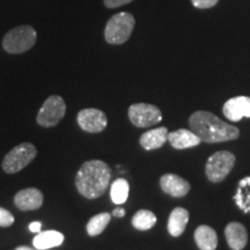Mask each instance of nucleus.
<instances>
[{
  "mask_svg": "<svg viewBox=\"0 0 250 250\" xmlns=\"http://www.w3.org/2000/svg\"><path fill=\"white\" fill-rule=\"evenodd\" d=\"M189 125L192 132H195L202 142L208 144L229 142L237 139L240 136L237 127L225 123L210 111L193 112L189 118Z\"/></svg>",
  "mask_w": 250,
  "mask_h": 250,
  "instance_id": "f257e3e1",
  "label": "nucleus"
},
{
  "mask_svg": "<svg viewBox=\"0 0 250 250\" xmlns=\"http://www.w3.org/2000/svg\"><path fill=\"white\" fill-rule=\"evenodd\" d=\"M37 33L31 26H19L11 29L2 40V48L12 55L23 54L35 45Z\"/></svg>",
  "mask_w": 250,
  "mask_h": 250,
  "instance_id": "7ed1b4c3",
  "label": "nucleus"
},
{
  "mask_svg": "<svg viewBox=\"0 0 250 250\" xmlns=\"http://www.w3.org/2000/svg\"><path fill=\"white\" fill-rule=\"evenodd\" d=\"M160 187L164 192L171 197H184L190 191V184L179 175L166 174L161 176Z\"/></svg>",
  "mask_w": 250,
  "mask_h": 250,
  "instance_id": "f8f14e48",
  "label": "nucleus"
},
{
  "mask_svg": "<svg viewBox=\"0 0 250 250\" xmlns=\"http://www.w3.org/2000/svg\"><path fill=\"white\" fill-rule=\"evenodd\" d=\"M132 1L133 0H104V5L108 8H116L120 7V6L130 4Z\"/></svg>",
  "mask_w": 250,
  "mask_h": 250,
  "instance_id": "393cba45",
  "label": "nucleus"
},
{
  "mask_svg": "<svg viewBox=\"0 0 250 250\" xmlns=\"http://www.w3.org/2000/svg\"><path fill=\"white\" fill-rule=\"evenodd\" d=\"M223 112L227 120L239 122L243 117L250 118V98L236 96L229 99L223 107Z\"/></svg>",
  "mask_w": 250,
  "mask_h": 250,
  "instance_id": "9d476101",
  "label": "nucleus"
},
{
  "mask_svg": "<svg viewBox=\"0 0 250 250\" xmlns=\"http://www.w3.org/2000/svg\"><path fill=\"white\" fill-rule=\"evenodd\" d=\"M110 219H111V215L110 213H107V212L96 214L94 215L93 218H90V220L88 221V224H87L86 226L88 235L96 236L99 235V234H101L103 230L105 229V227L108 226V224L110 223Z\"/></svg>",
  "mask_w": 250,
  "mask_h": 250,
  "instance_id": "412c9836",
  "label": "nucleus"
},
{
  "mask_svg": "<svg viewBox=\"0 0 250 250\" xmlns=\"http://www.w3.org/2000/svg\"><path fill=\"white\" fill-rule=\"evenodd\" d=\"M189 221V212L183 208H176L171 211L168 219V232L171 236L182 235Z\"/></svg>",
  "mask_w": 250,
  "mask_h": 250,
  "instance_id": "dca6fc26",
  "label": "nucleus"
},
{
  "mask_svg": "<svg viewBox=\"0 0 250 250\" xmlns=\"http://www.w3.org/2000/svg\"><path fill=\"white\" fill-rule=\"evenodd\" d=\"M156 224V217L148 210H140L133 215L132 225L136 229L148 230Z\"/></svg>",
  "mask_w": 250,
  "mask_h": 250,
  "instance_id": "4be33fe9",
  "label": "nucleus"
},
{
  "mask_svg": "<svg viewBox=\"0 0 250 250\" xmlns=\"http://www.w3.org/2000/svg\"><path fill=\"white\" fill-rule=\"evenodd\" d=\"M112 215H115V217H118V218L124 217V215H125V210H124V208H115L114 212H112Z\"/></svg>",
  "mask_w": 250,
  "mask_h": 250,
  "instance_id": "bb28decb",
  "label": "nucleus"
},
{
  "mask_svg": "<svg viewBox=\"0 0 250 250\" xmlns=\"http://www.w3.org/2000/svg\"><path fill=\"white\" fill-rule=\"evenodd\" d=\"M131 123L138 127H149L162 121L161 110L148 103H134L129 108Z\"/></svg>",
  "mask_w": 250,
  "mask_h": 250,
  "instance_id": "6e6552de",
  "label": "nucleus"
},
{
  "mask_svg": "<svg viewBox=\"0 0 250 250\" xmlns=\"http://www.w3.org/2000/svg\"><path fill=\"white\" fill-rule=\"evenodd\" d=\"M235 165V155L229 151L215 152L208 158L205 167L208 179L213 183H219L226 179Z\"/></svg>",
  "mask_w": 250,
  "mask_h": 250,
  "instance_id": "423d86ee",
  "label": "nucleus"
},
{
  "mask_svg": "<svg viewBox=\"0 0 250 250\" xmlns=\"http://www.w3.org/2000/svg\"><path fill=\"white\" fill-rule=\"evenodd\" d=\"M219 0H191L192 5L197 8L201 9H206L211 8L218 4Z\"/></svg>",
  "mask_w": 250,
  "mask_h": 250,
  "instance_id": "b1692460",
  "label": "nucleus"
},
{
  "mask_svg": "<svg viewBox=\"0 0 250 250\" xmlns=\"http://www.w3.org/2000/svg\"><path fill=\"white\" fill-rule=\"evenodd\" d=\"M66 112V104L58 95H51L46 99L37 114V123L43 127L56 126Z\"/></svg>",
  "mask_w": 250,
  "mask_h": 250,
  "instance_id": "0eeeda50",
  "label": "nucleus"
},
{
  "mask_svg": "<svg viewBox=\"0 0 250 250\" xmlns=\"http://www.w3.org/2000/svg\"><path fill=\"white\" fill-rule=\"evenodd\" d=\"M41 228H42V224L40 221H34L29 225V230L33 233H40Z\"/></svg>",
  "mask_w": 250,
  "mask_h": 250,
  "instance_id": "a878e982",
  "label": "nucleus"
},
{
  "mask_svg": "<svg viewBox=\"0 0 250 250\" xmlns=\"http://www.w3.org/2000/svg\"><path fill=\"white\" fill-rule=\"evenodd\" d=\"M225 236L229 248L242 250L248 243V233L246 227L240 223H229L225 228Z\"/></svg>",
  "mask_w": 250,
  "mask_h": 250,
  "instance_id": "ddd939ff",
  "label": "nucleus"
},
{
  "mask_svg": "<svg viewBox=\"0 0 250 250\" xmlns=\"http://www.w3.org/2000/svg\"><path fill=\"white\" fill-rule=\"evenodd\" d=\"M168 132H169V131H168L167 127L165 126L158 127V129L154 130H149L140 137V145H142V147L144 149H146V151H152V149L160 148L168 140Z\"/></svg>",
  "mask_w": 250,
  "mask_h": 250,
  "instance_id": "2eb2a0df",
  "label": "nucleus"
},
{
  "mask_svg": "<svg viewBox=\"0 0 250 250\" xmlns=\"http://www.w3.org/2000/svg\"><path fill=\"white\" fill-rule=\"evenodd\" d=\"M15 250H34V249H31L29 247H26V246H21V247H18Z\"/></svg>",
  "mask_w": 250,
  "mask_h": 250,
  "instance_id": "cd10ccee",
  "label": "nucleus"
},
{
  "mask_svg": "<svg viewBox=\"0 0 250 250\" xmlns=\"http://www.w3.org/2000/svg\"><path fill=\"white\" fill-rule=\"evenodd\" d=\"M195 241L201 250H215L218 246V236L213 228L202 225L195 230Z\"/></svg>",
  "mask_w": 250,
  "mask_h": 250,
  "instance_id": "a211bd4d",
  "label": "nucleus"
},
{
  "mask_svg": "<svg viewBox=\"0 0 250 250\" xmlns=\"http://www.w3.org/2000/svg\"><path fill=\"white\" fill-rule=\"evenodd\" d=\"M168 142L174 148L186 149L198 146L202 143V140L192 131L180 129L168 133Z\"/></svg>",
  "mask_w": 250,
  "mask_h": 250,
  "instance_id": "4468645a",
  "label": "nucleus"
},
{
  "mask_svg": "<svg viewBox=\"0 0 250 250\" xmlns=\"http://www.w3.org/2000/svg\"><path fill=\"white\" fill-rule=\"evenodd\" d=\"M14 204L21 211L39 210L43 204V193L36 188H27L15 195Z\"/></svg>",
  "mask_w": 250,
  "mask_h": 250,
  "instance_id": "9b49d317",
  "label": "nucleus"
},
{
  "mask_svg": "<svg viewBox=\"0 0 250 250\" xmlns=\"http://www.w3.org/2000/svg\"><path fill=\"white\" fill-rule=\"evenodd\" d=\"M134 24H136V20L131 13L121 12V13L115 14L105 26V41L109 44H123L130 39Z\"/></svg>",
  "mask_w": 250,
  "mask_h": 250,
  "instance_id": "20e7f679",
  "label": "nucleus"
},
{
  "mask_svg": "<svg viewBox=\"0 0 250 250\" xmlns=\"http://www.w3.org/2000/svg\"><path fill=\"white\" fill-rule=\"evenodd\" d=\"M77 121L81 129L90 133L102 132L108 125V118L104 112L94 108L80 110Z\"/></svg>",
  "mask_w": 250,
  "mask_h": 250,
  "instance_id": "1a4fd4ad",
  "label": "nucleus"
},
{
  "mask_svg": "<svg viewBox=\"0 0 250 250\" xmlns=\"http://www.w3.org/2000/svg\"><path fill=\"white\" fill-rule=\"evenodd\" d=\"M233 199L240 210L250 213V176L243 177L240 181Z\"/></svg>",
  "mask_w": 250,
  "mask_h": 250,
  "instance_id": "6ab92c4d",
  "label": "nucleus"
},
{
  "mask_svg": "<svg viewBox=\"0 0 250 250\" xmlns=\"http://www.w3.org/2000/svg\"><path fill=\"white\" fill-rule=\"evenodd\" d=\"M111 169L101 160H89L80 167L76 175V187L81 196L88 199L101 197L110 184Z\"/></svg>",
  "mask_w": 250,
  "mask_h": 250,
  "instance_id": "f03ea898",
  "label": "nucleus"
},
{
  "mask_svg": "<svg viewBox=\"0 0 250 250\" xmlns=\"http://www.w3.org/2000/svg\"><path fill=\"white\" fill-rule=\"evenodd\" d=\"M37 155L33 144L22 143L11 149L2 160V169L7 174H15L27 167Z\"/></svg>",
  "mask_w": 250,
  "mask_h": 250,
  "instance_id": "39448f33",
  "label": "nucleus"
},
{
  "mask_svg": "<svg viewBox=\"0 0 250 250\" xmlns=\"http://www.w3.org/2000/svg\"><path fill=\"white\" fill-rule=\"evenodd\" d=\"M64 235L57 230H45L37 233L34 237L33 245L37 250H48L55 247H59L64 242Z\"/></svg>",
  "mask_w": 250,
  "mask_h": 250,
  "instance_id": "f3484780",
  "label": "nucleus"
},
{
  "mask_svg": "<svg viewBox=\"0 0 250 250\" xmlns=\"http://www.w3.org/2000/svg\"><path fill=\"white\" fill-rule=\"evenodd\" d=\"M130 186L125 179H117L114 181L110 188V197L114 204L122 205L127 201L129 197Z\"/></svg>",
  "mask_w": 250,
  "mask_h": 250,
  "instance_id": "aec40b11",
  "label": "nucleus"
},
{
  "mask_svg": "<svg viewBox=\"0 0 250 250\" xmlns=\"http://www.w3.org/2000/svg\"><path fill=\"white\" fill-rule=\"evenodd\" d=\"M14 223V215L11 212L0 208V227H9Z\"/></svg>",
  "mask_w": 250,
  "mask_h": 250,
  "instance_id": "5701e85b",
  "label": "nucleus"
}]
</instances>
